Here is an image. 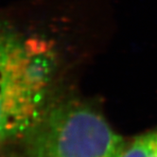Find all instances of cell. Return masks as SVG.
<instances>
[{
	"instance_id": "obj_1",
	"label": "cell",
	"mask_w": 157,
	"mask_h": 157,
	"mask_svg": "<svg viewBox=\"0 0 157 157\" xmlns=\"http://www.w3.org/2000/svg\"><path fill=\"white\" fill-rule=\"evenodd\" d=\"M56 59L50 43L0 13V151L23 143L51 101Z\"/></svg>"
},
{
	"instance_id": "obj_2",
	"label": "cell",
	"mask_w": 157,
	"mask_h": 157,
	"mask_svg": "<svg viewBox=\"0 0 157 157\" xmlns=\"http://www.w3.org/2000/svg\"><path fill=\"white\" fill-rule=\"evenodd\" d=\"M125 147L97 111L53 98L24 142L26 157H120Z\"/></svg>"
},
{
	"instance_id": "obj_3",
	"label": "cell",
	"mask_w": 157,
	"mask_h": 157,
	"mask_svg": "<svg viewBox=\"0 0 157 157\" xmlns=\"http://www.w3.org/2000/svg\"><path fill=\"white\" fill-rule=\"evenodd\" d=\"M120 157H157V131L137 137L126 146Z\"/></svg>"
},
{
	"instance_id": "obj_4",
	"label": "cell",
	"mask_w": 157,
	"mask_h": 157,
	"mask_svg": "<svg viewBox=\"0 0 157 157\" xmlns=\"http://www.w3.org/2000/svg\"><path fill=\"white\" fill-rule=\"evenodd\" d=\"M24 142L4 149L0 151V157H26Z\"/></svg>"
}]
</instances>
